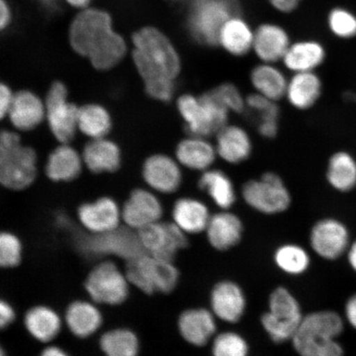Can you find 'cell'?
Listing matches in <instances>:
<instances>
[{"mask_svg":"<svg viewBox=\"0 0 356 356\" xmlns=\"http://www.w3.org/2000/svg\"><path fill=\"white\" fill-rule=\"evenodd\" d=\"M11 10L6 0H0V32L6 29L11 21Z\"/></svg>","mask_w":356,"mask_h":356,"instance_id":"obj_49","label":"cell"},{"mask_svg":"<svg viewBox=\"0 0 356 356\" xmlns=\"http://www.w3.org/2000/svg\"><path fill=\"white\" fill-rule=\"evenodd\" d=\"M128 280L113 262L97 265L88 275L86 287L92 299L99 304L118 305L127 300Z\"/></svg>","mask_w":356,"mask_h":356,"instance_id":"obj_12","label":"cell"},{"mask_svg":"<svg viewBox=\"0 0 356 356\" xmlns=\"http://www.w3.org/2000/svg\"><path fill=\"white\" fill-rule=\"evenodd\" d=\"M163 209L161 202L152 190L136 189L124 203L122 218L128 227L140 230L161 220Z\"/></svg>","mask_w":356,"mask_h":356,"instance_id":"obj_16","label":"cell"},{"mask_svg":"<svg viewBox=\"0 0 356 356\" xmlns=\"http://www.w3.org/2000/svg\"><path fill=\"white\" fill-rule=\"evenodd\" d=\"M246 106L247 108L258 115L259 121L257 124L279 122L280 111L277 102L266 99L255 92L246 97Z\"/></svg>","mask_w":356,"mask_h":356,"instance_id":"obj_42","label":"cell"},{"mask_svg":"<svg viewBox=\"0 0 356 356\" xmlns=\"http://www.w3.org/2000/svg\"><path fill=\"white\" fill-rule=\"evenodd\" d=\"M24 323L26 330L39 341H50L60 332L61 321L56 312L46 306H37L28 311Z\"/></svg>","mask_w":356,"mask_h":356,"instance_id":"obj_34","label":"cell"},{"mask_svg":"<svg viewBox=\"0 0 356 356\" xmlns=\"http://www.w3.org/2000/svg\"><path fill=\"white\" fill-rule=\"evenodd\" d=\"M100 346L106 356H136L140 349L136 334L128 329L106 332L101 338Z\"/></svg>","mask_w":356,"mask_h":356,"instance_id":"obj_37","label":"cell"},{"mask_svg":"<svg viewBox=\"0 0 356 356\" xmlns=\"http://www.w3.org/2000/svg\"><path fill=\"white\" fill-rule=\"evenodd\" d=\"M66 323L71 332L78 337H90L102 323L100 311L90 302H72L66 311Z\"/></svg>","mask_w":356,"mask_h":356,"instance_id":"obj_33","label":"cell"},{"mask_svg":"<svg viewBox=\"0 0 356 356\" xmlns=\"http://www.w3.org/2000/svg\"><path fill=\"white\" fill-rule=\"evenodd\" d=\"M345 318L350 326L356 331V293L350 296L346 302Z\"/></svg>","mask_w":356,"mask_h":356,"instance_id":"obj_47","label":"cell"},{"mask_svg":"<svg viewBox=\"0 0 356 356\" xmlns=\"http://www.w3.org/2000/svg\"><path fill=\"white\" fill-rule=\"evenodd\" d=\"M82 158L89 170L95 173L117 171L122 162L118 146L105 137L88 142L84 147Z\"/></svg>","mask_w":356,"mask_h":356,"instance_id":"obj_26","label":"cell"},{"mask_svg":"<svg viewBox=\"0 0 356 356\" xmlns=\"http://www.w3.org/2000/svg\"><path fill=\"white\" fill-rule=\"evenodd\" d=\"M198 186L222 211H228L232 207L237 198L232 179L220 169L211 168L202 172L199 177Z\"/></svg>","mask_w":356,"mask_h":356,"instance_id":"obj_28","label":"cell"},{"mask_svg":"<svg viewBox=\"0 0 356 356\" xmlns=\"http://www.w3.org/2000/svg\"><path fill=\"white\" fill-rule=\"evenodd\" d=\"M79 219L92 234L108 232L118 228L122 212L113 199L104 197L79 207Z\"/></svg>","mask_w":356,"mask_h":356,"instance_id":"obj_18","label":"cell"},{"mask_svg":"<svg viewBox=\"0 0 356 356\" xmlns=\"http://www.w3.org/2000/svg\"><path fill=\"white\" fill-rule=\"evenodd\" d=\"M173 222L186 234L206 231L211 216L207 204L193 197H181L172 208Z\"/></svg>","mask_w":356,"mask_h":356,"instance_id":"obj_25","label":"cell"},{"mask_svg":"<svg viewBox=\"0 0 356 356\" xmlns=\"http://www.w3.org/2000/svg\"><path fill=\"white\" fill-rule=\"evenodd\" d=\"M83 163L76 150L68 144H62L49 156L47 175L55 181H72L81 172Z\"/></svg>","mask_w":356,"mask_h":356,"instance_id":"obj_31","label":"cell"},{"mask_svg":"<svg viewBox=\"0 0 356 356\" xmlns=\"http://www.w3.org/2000/svg\"><path fill=\"white\" fill-rule=\"evenodd\" d=\"M346 257L350 268L356 273V240L350 243L348 250L346 252Z\"/></svg>","mask_w":356,"mask_h":356,"instance_id":"obj_50","label":"cell"},{"mask_svg":"<svg viewBox=\"0 0 356 356\" xmlns=\"http://www.w3.org/2000/svg\"><path fill=\"white\" fill-rule=\"evenodd\" d=\"M22 145L21 138L17 133L0 130V164Z\"/></svg>","mask_w":356,"mask_h":356,"instance_id":"obj_44","label":"cell"},{"mask_svg":"<svg viewBox=\"0 0 356 356\" xmlns=\"http://www.w3.org/2000/svg\"><path fill=\"white\" fill-rule=\"evenodd\" d=\"M275 264L284 273L298 275L305 273L310 266V257L305 248L296 244L280 247L275 255Z\"/></svg>","mask_w":356,"mask_h":356,"instance_id":"obj_38","label":"cell"},{"mask_svg":"<svg viewBox=\"0 0 356 356\" xmlns=\"http://www.w3.org/2000/svg\"><path fill=\"white\" fill-rule=\"evenodd\" d=\"M126 275L129 282L148 295L172 292L179 277L172 262L159 260L149 254L128 261Z\"/></svg>","mask_w":356,"mask_h":356,"instance_id":"obj_8","label":"cell"},{"mask_svg":"<svg viewBox=\"0 0 356 356\" xmlns=\"http://www.w3.org/2000/svg\"><path fill=\"white\" fill-rule=\"evenodd\" d=\"M133 44L134 63L146 89L159 88L170 79H177L181 72V59L165 35L148 26L134 34Z\"/></svg>","mask_w":356,"mask_h":356,"instance_id":"obj_2","label":"cell"},{"mask_svg":"<svg viewBox=\"0 0 356 356\" xmlns=\"http://www.w3.org/2000/svg\"><path fill=\"white\" fill-rule=\"evenodd\" d=\"M142 175L151 190L165 195L177 193L184 181L180 163L164 154L149 156L142 168Z\"/></svg>","mask_w":356,"mask_h":356,"instance_id":"obj_14","label":"cell"},{"mask_svg":"<svg viewBox=\"0 0 356 356\" xmlns=\"http://www.w3.org/2000/svg\"><path fill=\"white\" fill-rule=\"evenodd\" d=\"M309 240L316 254L327 261L339 259L350 245L348 229L344 222L334 218L316 222L311 229Z\"/></svg>","mask_w":356,"mask_h":356,"instance_id":"obj_13","label":"cell"},{"mask_svg":"<svg viewBox=\"0 0 356 356\" xmlns=\"http://www.w3.org/2000/svg\"><path fill=\"white\" fill-rule=\"evenodd\" d=\"M149 255L172 262L177 253L188 245L186 234L173 222H156L137 230Z\"/></svg>","mask_w":356,"mask_h":356,"instance_id":"obj_11","label":"cell"},{"mask_svg":"<svg viewBox=\"0 0 356 356\" xmlns=\"http://www.w3.org/2000/svg\"><path fill=\"white\" fill-rule=\"evenodd\" d=\"M245 298L242 289L229 282L217 284L211 293L213 314L222 321L234 323L239 321L244 313Z\"/></svg>","mask_w":356,"mask_h":356,"instance_id":"obj_23","label":"cell"},{"mask_svg":"<svg viewBox=\"0 0 356 356\" xmlns=\"http://www.w3.org/2000/svg\"><path fill=\"white\" fill-rule=\"evenodd\" d=\"M344 324L335 311L314 312L305 316L293 337V346L300 356H344L343 347L337 341Z\"/></svg>","mask_w":356,"mask_h":356,"instance_id":"obj_3","label":"cell"},{"mask_svg":"<svg viewBox=\"0 0 356 356\" xmlns=\"http://www.w3.org/2000/svg\"><path fill=\"white\" fill-rule=\"evenodd\" d=\"M0 356H6V353H4V350L1 345H0Z\"/></svg>","mask_w":356,"mask_h":356,"instance_id":"obj_54","label":"cell"},{"mask_svg":"<svg viewBox=\"0 0 356 356\" xmlns=\"http://www.w3.org/2000/svg\"><path fill=\"white\" fill-rule=\"evenodd\" d=\"M75 245L82 254L92 258L114 255L130 261L148 254L138 231L128 226L101 234H78Z\"/></svg>","mask_w":356,"mask_h":356,"instance_id":"obj_5","label":"cell"},{"mask_svg":"<svg viewBox=\"0 0 356 356\" xmlns=\"http://www.w3.org/2000/svg\"><path fill=\"white\" fill-rule=\"evenodd\" d=\"M46 117L53 135L62 144L72 140L78 129L79 108L68 100L65 84L56 82L49 89L46 102Z\"/></svg>","mask_w":356,"mask_h":356,"instance_id":"obj_10","label":"cell"},{"mask_svg":"<svg viewBox=\"0 0 356 356\" xmlns=\"http://www.w3.org/2000/svg\"><path fill=\"white\" fill-rule=\"evenodd\" d=\"M248 353L247 342L238 334L221 333L213 341V356H248Z\"/></svg>","mask_w":356,"mask_h":356,"instance_id":"obj_40","label":"cell"},{"mask_svg":"<svg viewBox=\"0 0 356 356\" xmlns=\"http://www.w3.org/2000/svg\"><path fill=\"white\" fill-rule=\"evenodd\" d=\"M250 81L258 95L278 102L286 97L288 80L282 70L273 64L262 63L253 68Z\"/></svg>","mask_w":356,"mask_h":356,"instance_id":"obj_30","label":"cell"},{"mask_svg":"<svg viewBox=\"0 0 356 356\" xmlns=\"http://www.w3.org/2000/svg\"><path fill=\"white\" fill-rule=\"evenodd\" d=\"M66 1L74 7L83 8L88 6L91 0H66Z\"/></svg>","mask_w":356,"mask_h":356,"instance_id":"obj_53","label":"cell"},{"mask_svg":"<svg viewBox=\"0 0 356 356\" xmlns=\"http://www.w3.org/2000/svg\"><path fill=\"white\" fill-rule=\"evenodd\" d=\"M15 311L8 302L0 299V331L7 328L15 321Z\"/></svg>","mask_w":356,"mask_h":356,"instance_id":"obj_46","label":"cell"},{"mask_svg":"<svg viewBox=\"0 0 356 356\" xmlns=\"http://www.w3.org/2000/svg\"><path fill=\"white\" fill-rule=\"evenodd\" d=\"M40 6L42 7L47 12L54 13L58 10V0H37Z\"/></svg>","mask_w":356,"mask_h":356,"instance_id":"obj_51","label":"cell"},{"mask_svg":"<svg viewBox=\"0 0 356 356\" xmlns=\"http://www.w3.org/2000/svg\"><path fill=\"white\" fill-rule=\"evenodd\" d=\"M13 95L6 84L0 83V121L10 113Z\"/></svg>","mask_w":356,"mask_h":356,"instance_id":"obj_45","label":"cell"},{"mask_svg":"<svg viewBox=\"0 0 356 356\" xmlns=\"http://www.w3.org/2000/svg\"><path fill=\"white\" fill-rule=\"evenodd\" d=\"M111 127V117L104 106L90 104L79 109L78 129L92 140L104 138Z\"/></svg>","mask_w":356,"mask_h":356,"instance_id":"obj_36","label":"cell"},{"mask_svg":"<svg viewBox=\"0 0 356 356\" xmlns=\"http://www.w3.org/2000/svg\"><path fill=\"white\" fill-rule=\"evenodd\" d=\"M253 39L254 34L246 22L234 16L222 25L218 37V44L231 55L243 56L251 51Z\"/></svg>","mask_w":356,"mask_h":356,"instance_id":"obj_32","label":"cell"},{"mask_svg":"<svg viewBox=\"0 0 356 356\" xmlns=\"http://www.w3.org/2000/svg\"><path fill=\"white\" fill-rule=\"evenodd\" d=\"M41 356H70L64 350L59 347L51 346L44 349Z\"/></svg>","mask_w":356,"mask_h":356,"instance_id":"obj_52","label":"cell"},{"mask_svg":"<svg viewBox=\"0 0 356 356\" xmlns=\"http://www.w3.org/2000/svg\"><path fill=\"white\" fill-rule=\"evenodd\" d=\"M325 57L326 51L321 44L305 41L291 44L282 60L293 73L312 72L323 63Z\"/></svg>","mask_w":356,"mask_h":356,"instance_id":"obj_29","label":"cell"},{"mask_svg":"<svg viewBox=\"0 0 356 356\" xmlns=\"http://www.w3.org/2000/svg\"><path fill=\"white\" fill-rule=\"evenodd\" d=\"M178 327L181 337L197 346L207 345L216 330L213 314L204 309L184 312L178 320Z\"/></svg>","mask_w":356,"mask_h":356,"instance_id":"obj_24","label":"cell"},{"mask_svg":"<svg viewBox=\"0 0 356 356\" xmlns=\"http://www.w3.org/2000/svg\"><path fill=\"white\" fill-rule=\"evenodd\" d=\"M243 222L234 213L222 211L211 217L206 232L209 242L217 250L225 251L242 238Z\"/></svg>","mask_w":356,"mask_h":356,"instance_id":"obj_22","label":"cell"},{"mask_svg":"<svg viewBox=\"0 0 356 356\" xmlns=\"http://www.w3.org/2000/svg\"><path fill=\"white\" fill-rule=\"evenodd\" d=\"M321 79L314 71L295 73L289 80L286 97L293 108L307 110L313 106L322 95Z\"/></svg>","mask_w":356,"mask_h":356,"instance_id":"obj_27","label":"cell"},{"mask_svg":"<svg viewBox=\"0 0 356 356\" xmlns=\"http://www.w3.org/2000/svg\"><path fill=\"white\" fill-rule=\"evenodd\" d=\"M37 177V154L22 145L0 164V185L10 190H24Z\"/></svg>","mask_w":356,"mask_h":356,"instance_id":"obj_15","label":"cell"},{"mask_svg":"<svg viewBox=\"0 0 356 356\" xmlns=\"http://www.w3.org/2000/svg\"><path fill=\"white\" fill-rule=\"evenodd\" d=\"M328 26L337 38L349 39L356 35V16L345 8H336L329 13Z\"/></svg>","mask_w":356,"mask_h":356,"instance_id":"obj_39","label":"cell"},{"mask_svg":"<svg viewBox=\"0 0 356 356\" xmlns=\"http://www.w3.org/2000/svg\"><path fill=\"white\" fill-rule=\"evenodd\" d=\"M70 42L74 51L87 57L99 70L113 68L127 54V44L113 30L111 16L97 8L84 10L75 17Z\"/></svg>","mask_w":356,"mask_h":356,"instance_id":"obj_1","label":"cell"},{"mask_svg":"<svg viewBox=\"0 0 356 356\" xmlns=\"http://www.w3.org/2000/svg\"><path fill=\"white\" fill-rule=\"evenodd\" d=\"M289 46L287 33L277 25H262L254 33L252 48L262 63L274 64L283 60Z\"/></svg>","mask_w":356,"mask_h":356,"instance_id":"obj_21","label":"cell"},{"mask_svg":"<svg viewBox=\"0 0 356 356\" xmlns=\"http://www.w3.org/2000/svg\"><path fill=\"white\" fill-rule=\"evenodd\" d=\"M208 138L189 136L181 140L175 149V159L181 167L204 172L212 168L217 152Z\"/></svg>","mask_w":356,"mask_h":356,"instance_id":"obj_19","label":"cell"},{"mask_svg":"<svg viewBox=\"0 0 356 356\" xmlns=\"http://www.w3.org/2000/svg\"><path fill=\"white\" fill-rule=\"evenodd\" d=\"M177 108L189 136L208 138L216 135L229 122V111L211 90L200 96L181 95Z\"/></svg>","mask_w":356,"mask_h":356,"instance_id":"obj_4","label":"cell"},{"mask_svg":"<svg viewBox=\"0 0 356 356\" xmlns=\"http://www.w3.org/2000/svg\"><path fill=\"white\" fill-rule=\"evenodd\" d=\"M22 244L16 236L6 232H0V267L10 268L20 264L22 259Z\"/></svg>","mask_w":356,"mask_h":356,"instance_id":"obj_43","label":"cell"},{"mask_svg":"<svg viewBox=\"0 0 356 356\" xmlns=\"http://www.w3.org/2000/svg\"><path fill=\"white\" fill-rule=\"evenodd\" d=\"M216 136L217 155L226 163L237 165L251 157L252 142L244 128L227 124Z\"/></svg>","mask_w":356,"mask_h":356,"instance_id":"obj_17","label":"cell"},{"mask_svg":"<svg viewBox=\"0 0 356 356\" xmlns=\"http://www.w3.org/2000/svg\"><path fill=\"white\" fill-rule=\"evenodd\" d=\"M241 193L249 207L265 215H277L291 207V193L282 177L273 172L245 182Z\"/></svg>","mask_w":356,"mask_h":356,"instance_id":"obj_9","label":"cell"},{"mask_svg":"<svg viewBox=\"0 0 356 356\" xmlns=\"http://www.w3.org/2000/svg\"><path fill=\"white\" fill-rule=\"evenodd\" d=\"M8 115L17 130L29 131L42 122L46 117V106L34 92L26 90L17 92L13 95Z\"/></svg>","mask_w":356,"mask_h":356,"instance_id":"obj_20","label":"cell"},{"mask_svg":"<svg viewBox=\"0 0 356 356\" xmlns=\"http://www.w3.org/2000/svg\"><path fill=\"white\" fill-rule=\"evenodd\" d=\"M271 4L280 12L289 13L299 6L301 0H269Z\"/></svg>","mask_w":356,"mask_h":356,"instance_id":"obj_48","label":"cell"},{"mask_svg":"<svg viewBox=\"0 0 356 356\" xmlns=\"http://www.w3.org/2000/svg\"><path fill=\"white\" fill-rule=\"evenodd\" d=\"M305 316L299 302L286 288L280 287L271 293L269 312L261 318L268 335L277 343L293 339Z\"/></svg>","mask_w":356,"mask_h":356,"instance_id":"obj_7","label":"cell"},{"mask_svg":"<svg viewBox=\"0 0 356 356\" xmlns=\"http://www.w3.org/2000/svg\"><path fill=\"white\" fill-rule=\"evenodd\" d=\"M327 180L333 189L348 193L356 186V160L346 151L334 154L327 164Z\"/></svg>","mask_w":356,"mask_h":356,"instance_id":"obj_35","label":"cell"},{"mask_svg":"<svg viewBox=\"0 0 356 356\" xmlns=\"http://www.w3.org/2000/svg\"><path fill=\"white\" fill-rule=\"evenodd\" d=\"M211 91L229 113L241 114L246 111V97L234 83H222Z\"/></svg>","mask_w":356,"mask_h":356,"instance_id":"obj_41","label":"cell"},{"mask_svg":"<svg viewBox=\"0 0 356 356\" xmlns=\"http://www.w3.org/2000/svg\"><path fill=\"white\" fill-rule=\"evenodd\" d=\"M238 12L237 0H195L188 17L191 37L204 46H216L222 25Z\"/></svg>","mask_w":356,"mask_h":356,"instance_id":"obj_6","label":"cell"}]
</instances>
